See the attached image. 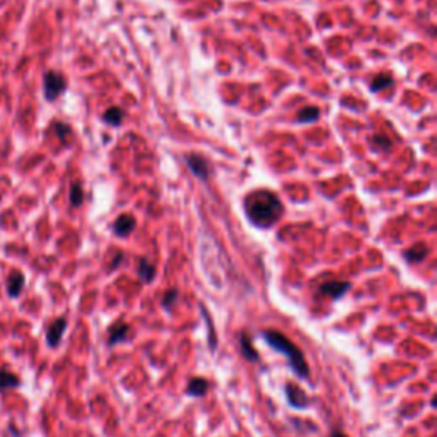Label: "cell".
<instances>
[{
	"mask_svg": "<svg viewBox=\"0 0 437 437\" xmlns=\"http://www.w3.org/2000/svg\"><path fill=\"white\" fill-rule=\"evenodd\" d=\"M244 209L248 219L260 227L274 226L282 217L284 212L282 202L279 200L277 195L266 190L248 195L244 200Z\"/></svg>",
	"mask_w": 437,
	"mask_h": 437,
	"instance_id": "1",
	"label": "cell"
},
{
	"mask_svg": "<svg viewBox=\"0 0 437 437\" xmlns=\"http://www.w3.org/2000/svg\"><path fill=\"white\" fill-rule=\"evenodd\" d=\"M263 338L265 342L269 343L271 349H275L277 352H282L284 355L288 359V364H291L292 371L298 374L301 379H308L309 377V366L304 359L303 350L296 345L294 342H291L284 333L277 332V330H265L263 332Z\"/></svg>",
	"mask_w": 437,
	"mask_h": 437,
	"instance_id": "2",
	"label": "cell"
},
{
	"mask_svg": "<svg viewBox=\"0 0 437 437\" xmlns=\"http://www.w3.org/2000/svg\"><path fill=\"white\" fill-rule=\"evenodd\" d=\"M65 89V79L57 72H48L45 75V95L48 99H57Z\"/></svg>",
	"mask_w": 437,
	"mask_h": 437,
	"instance_id": "3",
	"label": "cell"
},
{
	"mask_svg": "<svg viewBox=\"0 0 437 437\" xmlns=\"http://www.w3.org/2000/svg\"><path fill=\"white\" fill-rule=\"evenodd\" d=\"M286 394H287V401L291 403L294 409H306V406L309 405V398L298 384L288 383L286 386Z\"/></svg>",
	"mask_w": 437,
	"mask_h": 437,
	"instance_id": "4",
	"label": "cell"
},
{
	"mask_svg": "<svg viewBox=\"0 0 437 437\" xmlns=\"http://www.w3.org/2000/svg\"><path fill=\"white\" fill-rule=\"evenodd\" d=\"M350 288L349 282H340V280H332V282H325L323 286L320 287V291L323 294L330 296L332 299H340L343 294Z\"/></svg>",
	"mask_w": 437,
	"mask_h": 437,
	"instance_id": "5",
	"label": "cell"
},
{
	"mask_svg": "<svg viewBox=\"0 0 437 437\" xmlns=\"http://www.w3.org/2000/svg\"><path fill=\"white\" fill-rule=\"evenodd\" d=\"M186 164H188L190 171L197 178H200V180H207V178H209V164H207V161L202 159L200 156H188V158H186Z\"/></svg>",
	"mask_w": 437,
	"mask_h": 437,
	"instance_id": "6",
	"label": "cell"
},
{
	"mask_svg": "<svg viewBox=\"0 0 437 437\" xmlns=\"http://www.w3.org/2000/svg\"><path fill=\"white\" fill-rule=\"evenodd\" d=\"M65 328H67V320L65 318H58L57 321H53L52 326L48 328V343L52 347H57L58 343H60L63 333H65Z\"/></svg>",
	"mask_w": 437,
	"mask_h": 437,
	"instance_id": "7",
	"label": "cell"
},
{
	"mask_svg": "<svg viewBox=\"0 0 437 437\" xmlns=\"http://www.w3.org/2000/svg\"><path fill=\"white\" fill-rule=\"evenodd\" d=\"M113 229H114V232H117V236H120V237L130 236L131 231L135 229V219L131 217L130 214H123L117 219Z\"/></svg>",
	"mask_w": 437,
	"mask_h": 437,
	"instance_id": "8",
	"label": "cell"
},
{
	"mask_svg": "<svg viewBox=\"0 0 437 437\" xmlns=\"http://www.w3.org/2000/svg\"><path fill=\"white\" fill-rule=\"evenodd\" d=\"M130 333V326L126 323H114L112 328H109V337H108V343L109 345H117V343H120L123 340H126V337H129Z\"/></svg>",
	"mask_w": 437,
	"mask_h": 437,
	"instance_id": "9",
	"label": "cell"
},
{
	"mask_svg": "<svg viewBox=\"0 0 437 437\" xmlns=\"http://www.w3.org/2000/svg\"><path fill=\"white\" fill-rule=\"evenodd\" d=\"M239 345H241V352H243L244 357L248 359V360H252V362H257V360H258V354H257V350H254L253 342H252V337H249V333H246V332L241 333V342H239Z\"/></svg>",
	"mask_w": 437,
	"mask_h": 437,
	"instance_id": "10",
	"label": "cell"
},
{
	"mask_svg": "<svg viewBox=\"0 0 437 437\" xmlns=\"http://www.w3.org/2000/svg\"><path fill=\"white\" fill-rule=\"evenodd\" d=\"M139 277L144 280V282H152L156 277V266L147 260V258H140L139 260Z\"/></svg>",
	"mask_w": 437,
	"mask_h": 437,
	"instance_id": "11",
	"label": "cell"
},
{
	"mask_svg": "<svg viewBox=\"0 0 437 437\" xmlns=\"http://www.w3.org/2000/svg\"><path fill=\"white\" fill-rule=\"evenodd\" d=\"M207 389H209V383L203 377H193L188 383L186 393L192 394V396H202V394H205Z\"/></svg>",
	"mask_w": 437,
	"mask_h": 437,
	"instance_id": "12",
	"label": "cell"
},
{
	"mask_svg": "<svg viewBox=\"0 0 437 437\" xmlns=\"http://www.w3.org/2000/svg\"><path fill=\"white\" fill-rule=\"evenodd\" d=\"M427 252H428V249H427L426 244H417V246H414V248L406 249L405 258L411 263H419L427 257Z\"/></svg>",
	"mask_w": 437,
	"mask_h": 437,
	"instance_id": "13",
	"label": "cell"
},
{
	"mask_svg": "<svg viewBox=\"0 0 437 437\" xmlns=\"http://www.w3.org/2000/svg\"><path fill=\"white\" fill-rule=\"evenodd\" d=\"M23 286H24V277L21 274H18V271H14L9 279V294L12 296V298H18V296L21 294V291H23Z\"/></svg>",
	"mask_w": 437,
	"mask_h": 437,
	"instance_id": "14",
	"label": "cell"
},
{
	"mask_svg": "<svg viewBox=\"0 0 437 437\" xmlns=\"http://www.w3.org/2000/svg\"><path fill=\"white\" fill-rule=\"evenodd\" d=\"M318 117H320V109L315 108V106H306V108L299 112L298 120L301 123H313L318 120Z\"/></svg>",
	"mask_w": 437,
	"mask_h": 437,
	"instance_id": "15",
	"label": "cell"
},
{
	"mask_svg": "<svg viewBox=\"0 0 437 437\" xmlns=\"http://www.w3.org/2000/svg\"><path fill=\"white\" fill-rule=\"evenodd\" d=\"M104 122L113 126H118L123 122V112L120 108H109L108 112L104 113Z\"/></svg>",
	"mask_w": 437,
	"mask_h": 437,
	"instance_id": "16",
	"label": "cell"
},
{
	"mask_svg": "<svg viewBox=\"0 0 437 437\" xmlns=\"http://www.w3.org/2000/svg\"><path fill=\"white\" fill-rule=\"evenodd\" d=\"M392 84H393V79L389 77V75L381 74V75H377V77H374V80H372L371 89L374 92H379L381 89H388L389 86H392Z\"/></svg>",
	"mask_w": 437,
	"mask_h": 437,
	"instance_id": "17",
	"label": "cell"
},
{
	"mask_svg": "<svg viewBox=\"0 0 437 437\" xmlns=\"http://www.w3.org/2000/svg\"><path fill=\"white\" fill-rule=\"evenodd\" d=\"M19 379L14 374H11V372L4 371L0 372V389H7V388H14V386H18Z\"/></svg>",
	"mask_w": 437,
	"mask_h": 437,
	"instance_id": "18",
	"label": "cell"
},
{
	"mask_svg": "<svg viewBox=\"0 0 437 437\" xmlns=\"http://www.w3.org/2000/svg\"><path fill=\"white\" fill-rule=\"evenodd\" d=\"M70 202L72 205H80L82 203V188H80L79 185H74L70 188Z\"/></svg>",
	"mask_w": 437,
	"mask_h": 437,
	"instance_id": "19",
	"label": "cell"
},
{
	"mask_svg": "<svg viewBox=\"0 0 437 437\" xmlns=\"http://www.w3.org/2000/svg\"><path fill=\"white\" fill-rule=\"evenodd\" d=\"M176 299H178V291H175V288H171V291H168L166 294H164L163 306L166 308V309H171L173 304L176 303Z\"/></svg>",
	"mask_w": 437,
	"mask_h": 437,
	"instance_id": "20",
	"label": "cell"
},
{
	"mask_svg": "<svg viewBox=\"0 0 437 437\" xmlns=\"http://www.w3.org/2000/svg\"><path fill=\"white\" fill-rule=\"evenodd\" d=\"M122 258H123V257H122V254H120V253H118V254H117V258H114V261H113V265H112V269H117V266H118V265H120V261H122Z\"/></svg>",
	"mask_w": 437,
	"mask_h": 437,
	"instance_id": "21",
	"label": "cell"
},
{
	"mask_svg": "<svg viewBox=\"0 0 437 437\" xmlns=\"http://www.w3.org/2000/svg\"><path fill=\"white\" fill-rule=\"evenodd\" d=\"M330 437H349V436H347V434H343V432H340V431H335L333 434L330 436Z\"/></svg>",
	"mask_w": 437,
	"mask_h": 437,
	"instance_id": "22",
	"label": "cell"
}]
</instances>
